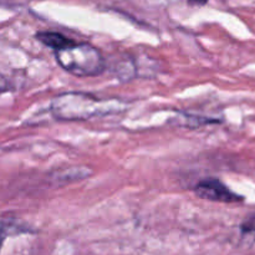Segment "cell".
Returning <instances> with one entry per match:
<instances>
[{
    "instance_id": "6da1fadb",
    "label": "cell",
    "mask_w": 255,
    "mask_h": 255,
    "mask_svg": "<svg viewBox=\"0 0 255 255\" xmlns=\"http://www.w3.org/2000/svg\"><path fill=\"white\" fill-rule=\"evenodd\" d=\"M126 104L119 99H99L86 92H65L55 97L50 111L60 121H85L97 116L119 114Z\"/></svg>"
},
{
    "instance_id": "7a4b0ae2",
    "label": "cell",
    "mask_w": 255,
    "mask_h": 255,
    "mask_svg": "<svg viewBox=\"0 0 255 255\" xmlns=\"http://www.w3.org/2000/svg\"><path fill=\"white\" fill-rule=\"evenodd\" d=\"M56 61L65 71L77 77L99 76L106 70L104 56L90 44H74L55 52Z\"/></svg>"
},
{
    "instance_id": "3957f363",
    "label": "cell",
    "mask_w": 255,
    "mask_h": 255,
    "mask_svg": "<svg viewBox=\"0 0 255 255\" xmlns=\"http://www.w3.org/2000/svg\"><path fill=\"white\" fill-rule=\"evenodd\" d=\"M194 193L202 199L212 202H222V203H236L244 199L243 196L237 194L229 189L226 184L217 178L202 179L194 187Z\"/></svg>"
},
{
    "instance_id": "277c9868",
    "label": "cell",
    "mask_w": 255,
    "mask_h": 255,
    "mask_svg": "<svg viewBox=\"0 0 255 255\" xmlns=\"http://www.w3.org/2000/svg\"><path fill=\"white\" fill-rule=\"evenodd\" d=\"M35 36H36V39L39 40L41 44H44L45 46L47 47H51L55 51H57V50L62 49V47L65 46H69V45L75 42L72 41L71 39H69V37L54 31H40L37 32Z\"/></svg>"
},
{
    "instance_id": "5b68a950",
    "label": "cell",
    "mask_w": 255,
    "mask_h": 255,
    "mask_svg": "<svg viewBox=\"0 0 255 255\" xmlns=\"http://www.w3.org/2000/svg\"><path fill=\"white\" fill-rule=\"evenodd\" d=\"M90 174H91V171L87 168H84V167H70V168L64 169V171L55 172L52 179H55L56 183L66 184L87 178Z\"/></svg>"
},
{
    "instance_id": "8992f818",
    "label": "cell",
    "mask_w": 255,
    "mask_h": 255,
    "mask_svg": "<svg viewBox=\"0 0 255 255\" xmlns=\"http://www.w3.org/2000/svg\"><path fill=\"white\" fill-rule=\"evenodd\" d=\"M191 5H204L208 2V0H188Z\"/></svg>"
}]
</instances>
